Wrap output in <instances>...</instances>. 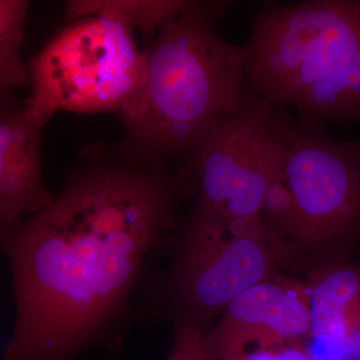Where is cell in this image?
I'll use <instances>...</instances> for the list:
<instances>
[{"label": "cell", "mask_w": 360, "mask_h": 360, "mask_svg": "<svg viewBox=\"0 0 360 360\" xmlns=\"http://www.w3.org/2000/svg\"><path fill=\"white\" fill-rule=\"evenodd\" d=\"M311 329L303 341L312 360H360V251L302 277Z\"/></svg>", "instance_id": "cell-10"}, {"label": "cell", "mask_w": 360, "mask_h": 360, "mask_svg": "<svg viewBox=\"0 0 360 360\" xmlns=\"http://www.w3.org/2000/svg\"><path fill=\"white\" fill-rule=\"evenodd\" d=\"M30 2L0 0V101L1 108H15V90L30 82L27 68L21 58L25 25Z\"/></svg>", "instance_id": "cell-12"}, {"label": "cell", "mask_w": 360, "mask_h": 360, "mask_svg": "<svg viewBox=\"0 0 360 360\" xmlns=\"http://www.w3.org/2000/svg\"><path fill=\"white\" fill-rule=\"evenodd\" d=\"M165 360H214L207 331L184 324H172V345Z\"/></svg>", "instance_id": "cell-13"}, {"label": "cell", "mask_w": 360, "mask_h": 360, "mask_svg": "<svg viewBox=\"0 0 360 360\" xmlns=\"http://www.w3.org/2000/svg\"><path fill=\"white\" fill-rule=\"evenodd\" d=\"M193 193L182 170L85 149L51 205L0 231L15 305L2 360H75L117 340Z\"/></svg>", "instance_id": "cell-1"}, {"label": "cell", "mask_w": 360, "mask_h": 360, "mask_svg": "<svg viewBox=\"0 0 360 360\" xmlns=\"http://www.w3.org/2000/svg\"><path fill=\"white\" fill-rule=\"evenodd\" d=\"M165 255L136 314L207 333L236 296L283 272L262 215L226 219L191 207Z\"/></svg>", "instance_id": "cell-5"}, {"label": "cell", "mask_w": 360, "mask_h": 360, "mask_svg": "<svg viewBox=\"0 0 360 360\" xmlns=\"http://www.w3.org/2000/svg\"><path fill=\"white\" fill-rule=\"evenodd\" d=\"M243 45L248 89L303 122L360 124V0L262 2Z\"/></svg>", "instance_id": "cell-3"}, {"label": "cell", "mask_w": 360, "mask_h": 360, "mask_svg": "<svg viewBox=\"0 0 360 360\" xmlns=\"http://www.w3.org/2000/svg\"><path fill=\"white\" fill-rule=\"evenodd\" d=\"M34 115L58 111L120 112L146 77V53L120 20L87 16L70 21L27 65Z\"/></svg>", "instance_id": "cell-6"}, {"label": "cell", "mask_w": 360, "mask_h": 360, "mask_svg": "<svg viewBox=\"0 0 360 360\" xmlns=\"http://www.w3.org/2000/svg\"><path fill=\"white\" fill-rule=\"evenodd\" d=\"M290 117L288 108L248 89L182 168L193 182L191 207L226 219L260 217L288 153Z\"/></svg>", "instance_id": "cell-7"}, {"label": "cell", "mask_w": 360, "mask_h": 360, "mask_svg": "<svg viewBox=\"0 0 360 360\" xmlns=\"http://www.w3.org/2000/svg\"><path fill=\"white\" fill-rule=\"evenodd\" d=\"M311 329L304 279L277 274L236 296L208 333L214 360L248 350L303 342Z\"/></svg>", "instance_id": "cell-8"}, {"label": "cell", "mask_w": 360, "mask_h": 360, "mask_svg": "<svg viewBox=\"0 0 360 360\" xmlns=\"http://www.w3.org/2000/svg\"><path fill=\"white\" fill-rule=\"evenodd\" d=\"M49 120L26 103L0 110V231L42 212L54 200L42 179L40 158Z\"/></svg>", "instance_id": "cell-9"}, {"label": "cell", "mask_w": 360, "mask_h": 360, "mask_svg": "<svg viewBox=\"0 0 360 360\" xmlns=\"http://www.w3.org/2000/svg\"><path fill=\"white\" fill-rule=\"evenodd\" d=\"M229 360H312L303 342L248 350Z\"/></svg>", "instance_id": "cell-14"}, {"label": "cell", "mask_w": 360, "mask_h": 360, "mask_svg": "<svg viewBox=\"0 0 360 360\" xmlns=\"http://www.w3.org/2000/svg\"><path fill=\"white\" fill-rule=\"evenodd\" d=\"M284 274L302 277L360 250V139L291 115L288 153L262 213Z\"/></svg>", "instance_id": "cell-4"}, {"label": "cell", "mask_w": 360, "mask_h": 360, "mask_svg": "<svg viewBox=\"0 0 360 360\" xmlns=\"http://www.w3.org/2000/svg\"><path fill=\"white\" fill-rule=\"evenodd\" d=\"M193 0H70L65 14L68 20L87 16H106L120 20L132 32L139 30L148 40L179 18Z\"/></svg>", "instance_id": "cell-11"}, {"label": "cell", "mask_w": 360, "mask_h": 360, "mask_svg": "<svg viewBox=\"0 0 360 360\" xmlns=\"http://www.w3.org/2000/svg\"><path fill=\"white\" fill-rule=\"evenodd\" d=\"M231 4L193 0L144 51L146 77L120 112L125 158L182 169L213 123L243 103V47L217 30Z\"/></svg>", "instance_id": "cell-2"}, {"label": "cell", "mask_w": 360, "mask_h": 360, "mask_svg": "<svg viewBox=\"0 0 360 360\" xmlns=\"http://www.w3.org/2000/svg\"><path fill=\"white\" fill-rule=\"evenodd\" d=\"M359 139H360V137H359Z\"/></svg>", "instance_id": "cell-15"}]
</instances>
